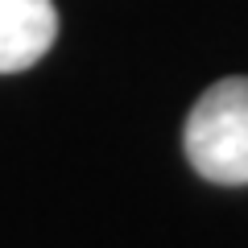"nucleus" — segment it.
Segmentation results:
<instances>
[{
    "label": "nucleus",
    "instance_id": "nucleus-1",
    "mask_svg": "<svg viewBox=\"0 0 248 248\" xmlns=\"http://www.w3.org/2000/svg\"><path fill=\"white\" fill-rule=\"evenodd\" d=\"M182 145L199 178L248 186V79H223L207 87L186 116Z\"/></svg>",
    "mask_w": 248,
    "mask_h": 248
},
{
    "label": "nucleus",
    "instance_id": "nucleus-2",
    "mask_svg": "<svg viewBox=\"0 0 248 248\" xmlns=\"http://www.w3.org/2000/svg\"><path fill=\"white\" fill-rule=\"evenodd\" d=\"M54 37H58L54 0H0V75L42 62Z\"/></svg>",
    "mask_w": 248,
    "mask_h": 248
}]
</instances>
